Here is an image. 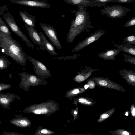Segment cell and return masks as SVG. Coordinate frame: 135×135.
<instances>
[{"instance_id":"6da1fadb","label":"cell","mask_w":135,"mask_h":135,"mask_svg":"<svg viewBox=\"0 0 135 135\" xmlns=\"http://www.w3.org/2000/svg\"><path fill=\"white\" fill-rule=\"evenodd\" d=\"M0 51L9 57L18 64L26 65L27 60L26 54L20 44L12 37L0 32Z\"/></svg>"},{"instance_id":"7a4b0ae2","label":"cell","mask_w":135,"mask_h":135,"mask_svg":"<svg viewBox=\"0 0 135 135\" xmlns=\"http://www.w3.org/2000/svg\"><path fill=\"white\" fill-rule=\"evenodd\" d=\"M87 9V8L78 6V10L75 12V18L71 21V27L66 36L69 43L72 42L78 35L85 30L95 28Z\"/></svg>"},{"instance_id":"3957f363","label":"cell","mask_w":135,"mask_h":135,"mask_svg":"<svg viewBox=\"0 0 135 135\" xmlns=\"http://www.w3.org/2000/svg\"><path fill=\"white\" fill-rule=\"evenodd\" d=\"M2 16L9 28L15 34L20 37L26 44L28 46L33 49H35L33 44L21 31L17 24L13 15L9 12H6L4 13Z\"/></svg>"},{"instance_id":"277c9868","label":"cell","mask_w":135,"mask_h":135,"mask_svg":"<svg viewBox=\"0 0 135 135\" xmlns=\"http://www.w3.org/2000/svg\"><path fill=\"white\" fill-rule=\"evenodd\" d=\"M130 10V8L120 5H106L100 10V12L102 15H105L112 19H118L123 18Z\"/></svg>"},{"instance_id":"5b68a950","label":"cell","mask_w":135,"mask_h":135,"mask_svg":"<svg viewBox=\"0 0 135 135\" xmlns=\"http://www.w3.org/2000/svg\"><path fill=\"white\" fill-rule=\"evenodd\" d=\"M90 80L93 81L95 84L99 87L110 88L122 92H125L123 87L108 78L93 77L85 80Z\"/></svg>"},{"instance_id":"8992f818","label":"cell","mask_w":135,"mask_h":135,"mask_svg":"<svg viewBox=\"0 0 135 135\" xmlns=\"http://www.w3.org/2000/svg\"><path fill=\"white\" fill-rule=\"evenodd\" d=\"M42 30L52 44L56 48L61 50L62 46L58 38L57 33L54 28L50 25L40 23Z\"/></svg>"},{"instance_id":"52a82bcc","label":"cell","mask_w":135,"mask_h":135,"mask_svg":"<svg viewBox=\"0 0 135 135\" xmlns=\"http://www.w3.org/2000/svg\"><path fill=\"white\" fill-rule=\"evenodd\" d=\"M105 32V31L102 30L95 31L85 40L78 43L73 49L72 51L77 52L80 50L92 43L98 40Z\"/></svg>"},{"instance_id":"ba28073f","label":"cell","mask_w":135,"mask_h":135,"mask_svg":"<svg viewBox=\"0 0 135 135\" xmlns=\"http://www.w3.org/2000/svg\"><path fill=\"white\" fill-rule=\"evenodd\" d=\"M18 74L21 80L18 86L25 91H28L30 86L37 84V81L39 80L35 76L26 72L20 73Z\"/></svg>"},{"instance_id":"9c48e42d","label":"cell","mask_w":135,"mask_h":135,"mask_svg":"<svg viewBox=\"0 0 135 135\" xmlns=\"http://www.w3.org/2000/svg\"><path fill=\"white\" fill-rule=\"evenodd\" d=\"M66 3L84 7L104 6L107 3L97 1L96 0H64Z\"/></svg>"},{"instance_id":"30bf717a","label":"cell","mask_w":135,"mask_h":135,"mask_svg":"<svg viewBox=\"0 0 135 135\" xmlns=\"http://www.w3.org/2000/svg\"><path fill=\"white\" fill-rule=\"evenodd\" d=\"M13 3L26 6L32 7L49 8L50 5L44 1L39 0H11Z\"/></svg>"},{"instance_id":"8fae6325","label":"cell","mask_w":135,"mask_h":135,"mask_svg":"<svg viewBox=\"0 0 135 135\" xmlns=\"http://www.w3.org/2000/svg\"><path fill=\"white\" fill-rule=\"evenodd\" d=\"M19 100L21 97L13 93H4L0 92V105L5 109L9 110L11 103L15 99Z\"/></svg>"},{"instance_id":"7c38bea8","label":"cell","mask_w":135,"mask_h":135,"mask_svg":"<svg viewBox=\"0 0 135 135\" xmlns=\"http://www.w3.org/2000/svg\"><path fill=\"white\" fill-rule=\"evenodd\" d=\"M24 26L30 38L34 44L38 45L41 49L46 51L41 38L37 31L34 28L25 23Z\"/></svg>"},{"instance_id":"4fadbf2b","label":"cell","mask_w":135,"mask_h":135,"mask_svg":"<svg viewBox=\"0 0 135 135\" xmlns=\"http://www.w3.org/2000/svg\"><path fill=\"white\" fill-rule=\"evenodd\" d=\"M99 70L98 69H95L91 67L85 66L81 71L78 73V74L74 78V80L77 83L81 82L87 79L93 72Z\"/></svg>"},{"instance_id":"5bb4252c","label":"cell","mask_w":135,"mask_h":135,"mask_svg":"<svg viewBox=\"0 0 135 135\" xmlns=\"http://www.w3.org/2000/svg\"><path fill=\"white\" fill-rule=\"evenodd\" d=\"M119 73L126 82L130 85L135 87V71L123 69L119 71Z\"/></svg>"},{"instance_id":"9a60e30c","label":"cell","mask_w":135,"mask_h":135,"mask_svg":"<svg viewBox=\"0 0 135 135\" xmlns=\"http://www.w3.org/2000/svg\"><path fill=\"white\" fill-rule=\"evenodd\" d=\"M122 51L119 48H113L106 50L105 52H102L98 54L101 59L105 60H113L115 56Z\"/></svg>"},{"instance_id":"2e32d148","label":"cell","mask_w":135,"mask_h":135,"mask_svg":"<svg viewBox=\"0 0 135 135\" xmlns=\"http://www.w3.org/2000/svg\"><path fill=\"white\" fill-rule=\"evenodd\" d=\"M20 15L25 24L35 28L37 22L36 18L32 15L28 13L20 11Z\"/></svg>"},{"instance_id":"e0dca14e","label":"cell","mask_w":135,"mask_h":135,"mask_svg":"<svg viewBox=\"0 0 135 135\" xmlns=\"http://www.w3.org/2000/svg\"><path fill=\"white\" fill-rule=\"evenodd\" d=\"M9 122L12 124L20 127H27L29 124L28 120L18 114H16L15 117L10 120Z\"/></svg>"},{"instance_id":"ac0fdd59","label":"cell","mask_w":135,"mask_h":135,"mask_svg":"<svg viewBox=\"0 0 135 135\" xmlns=\"http://www.w3.org/2000/svg\"><path fill=\"white\" fill-rule=\"evenodd\" d=\"M39 33L41 38L46 51L52 55H57V54L55 51L54 47L47 39L43 33L40 31Z\"/></svg>"},{"instance_id":"d6986e66","label":"cell","mask_w":135,"mask_h":135,"mask_svg":"<svg viewBox=\"0 0 135 135\" xmlns=\"http://www.w3.org/2000/svg\"><path fill=\"white\" fill-rule=\"evenodd\" d=\"M114 46L117 48L122 50L123 52L128 54L135 55V47L133 45L128 44L124 45H115Z\"/></svg>"},{"instance_id":"ffe728a7","label":"cell","mask_w":135,"mask_h":135,"mask_svg":"<svg viewBox=\"0 0 135 135\" xmlns=\"http://www.w3.org/2000/svg\"><path fill=\"white\" fill-rule=\"evenodd\" d=\"M2 8H0V32L7 35L11 37H12L9 28L3 21L1 15L3 13L2 12Z\"/></svg>"},{"instance_id":"44dd1931","label":"cell","mask_w":135,"mask_h":135,"mask_svg":"<svg viewBox=\"0 0 135 135\" xmlns=\"http://www.w3.org/2000/svg\"><path fill=\"white\" fill-rule=\"evenodd\" d=\"M74 100L80 104L86 105H92L95 103L93 99L87 97H80Z\"/></svg>"},{"instance_id":"7402d4cb","label":"cell","mask_w":135,"mask_h":135,"mask_svg":"<svg viewBox=\"0 0 135 135\" xmlns=\"http://www.w3.org/2000/svg\"><path fill=\"white\" fill-rule=\"evenodd\" d=\"M11 64V62L5 55H2L0 56V71L8 68Z\"/></svg>"},{"instance_id":"603a6c76","label":"cell","mask_w":135,"mask_h":135,"mask_svg":"<svg viewBox=\"0 0 135 135\" xmlns=\"http://www.w3.org/2000/svg\"><path fill=\"white\" fill-rule=\"evenodd\" d=\"M87 89L84 88H76L71 90L68 93L67 95L68 96L74 97L85 92Z\"/></svg>"},{"instance_id":"cb8c5ba5","label":"cell","mask_w":135,"mask_h":135,"mask_svg":"<svg viewBox=\"0 0 135 135\" xmlns=\"http://www.w3.org/2000/svg\"><path fill=\"white\" fill-rule=\"evenodd\" d=\"M123 40L127 44H135V36L134 35L128 36L125 37Z\"/></svg>"},{"instance_id":"d4e9b609","label":"cell","mask_w":135,"mask_h":135,"mask_svg":"<svg viewBox=\"0 0 135 135\" xmlns=\"http://www.w3.org/2000/svg\"><path fill=\"white\" fill-rule=\"evenodd\" d=\"M124 57V60L126 62L133 65H135V57H131L124 53L123 54Z\"/></svg>"},{"instance_id":"484cf974","label":"cell","mask_w":135,"mask_h":135,"mask_svg":"<svg viewBox=\"0 0 135 135\" xmlns=\"http://www.w3.org/2000/svg\"><path fill=\"white\" fill-rule=\"evenodd\" d=\"M135 24V16L132 17L128 20L124 24L123 27H131Z\"/></svg>"},{"instance_id":"4316f807","label":"cell","mask_w":135,"mask_h":135,"mask_svg":"<svg viewBox=\"0 0 135 135\" xmlns=\"http://www.w3.org/2000/svg\"><path fill=\"white\" fill-rule=\"evenodd\" d=\"M11 85L4 83H0V92L5 90L9 89L11 87Z\"/></svg>"},{"instance_id":"83f0119b","label":"cell","mask_w":135,"mask_h":135,"mask_svg":"<svg viewBox=\"0 0 135 135\" xmlns=\"http://www.w3.org/2000/svg\"><path fill=\"white\" fill-rule=\"evenodd\" d=\"M47 112L48 109L45 108L36 109L33 111L34 113L36 114H45L47 113Z\"/></svg>"},{"instance_id":"f1b7e54d","label":"cell","mask_w":135,"mask_h":135,"mask_svg":"<svg viewBox=\"0 0 135 135\" xmlns=\"http://www.w3.org/2000/svg\"><path fill=\"white\" fill-rule=\"evenodd\" d=\"M115 110V108H113L108 111L107 113L102 114L100 117V120H103L108 117L109 116L110 113L113 111H114Z\"/></svg>"},{"instance_id":"f546056e","label":"cell","mask_w":135,"mask_h":135,"mask_svg":"<svg viewBox=\"0 0 135 135\" xmlns=\"http://www.w3.org/2000/svg\"><path fill=\"white\" fill-rule=\"evenodd\" d=\"M85 81H87V84L88 85L89 87L88 89H93L95 87L96 84L95 82L92 80H87Z\"/></svg>"},{"instance_id":"4dcf8cb0","label":"cell","mask_w":135,"mask_h":135,"mask_svg":"<svg viewBox=\"0 0 135 135\" xmlns=\"http://www.w3.org/2000/svg\"><path fill=\"white\" fill-rule=\"evenodd\" d=\"M2 135H21L20 134L16 132H9L5 131L3 132Z\"/></svg>"},{"instance_id":"1f68e13d","label":"cell","mask_w":135,"mask_h":135,"mask_svg":"<svg viewBox=\"0 0 135 135\" xmlns=\"http://www.w3.org/2000/svg\"><path fill=\"white\" fill-rule=\"evenodd\" d=\"M135 1V0H115V2L120 3H132Z\"/></svg>"},{"instance_id":"d6a6232c","label":"cell","mask_w":135,"mask_h":135,"mask_svg":"<svg viewBox=\"0 0 135 135\" xmlns=\"http://www.w3.org/2000/svg\"><path fill=\"white\" fill-rule=\"evenodd\" d=\"M131 114L133 116H134L135 115V108L134 105L132 104L131 107Z\"/></svg>"},{"instance_id":"836d02e7","label":"cell","mask_w":135,"mask_h":135,"mask_svg":"<svg viewBox=\"0 0 135 135\" xmlns=\"http://www.w3.org/2000/svg\"><path fill=\"white\" fill-rule=\"evenodd\" d=\"M98 2L102 3H108L110 2H115V0H96Z\"/></svg>"},{"instance_id":"e575fe53","label":"cell","mask_w":135,"mask_h":135,"mask_svg":"<svg viewBox=\"0 0 135 135\" xmlns=\"http://www.w3.org/2000/svg\"><path fill=\"white\" fill-rule=\"evenodd\" d=\"M42 133L46 134L48 132V131L46 129H43L41 131Z\"/></svg>"},{"instance_id":"d590c367","label":"cell","mask_w":135,"mask_h":135,"mask_svg":"<svg viewBox=\"0 0 135 135\" xmlns=\"http://www.w3.org/2000/svg\"><path fill=\"white\" fill-rule=\"evenodd\" d=\"M129 133L126 131H124L122 133V135H129Z\"/></svg>"},{"instance_id":"8d00e7d4","label":"cell","mask_w":135,"mask_h":135,"mask_svg":"<svg viewBox=\"0 0 135 135\" xmlns=\"http://www.w3.org/2000/svg\"><path fill=\"white\" fill-rule=\"evenodd\" d=\"M88 87H89V85H88L87 84H86L84 86V88L85 89H87V90H88Z\"/></svg>"},{"instance_id":"74e56055","label":"cell","mask_w":135,"mask_h":135,"mask_svg":"<svg viewBox=\"0 0 135 135\" xmlns=\"http://www.w3.org/2000/svg\"><path fill=\"white\" fill-rule=\"evenodd\" d=\"M125 115L127 116H128V113L127 112H126L125 114Z\"/></svg>"},{"instance_id":"f35d334b","label":"cell","mask_w":135,"mask_h":135,"mask_svg":"<svg viewBox=\"0 0 135 135\" xmlns=\"http://www.w3.org/2000/svg\"><path fill=\"white\" fill-rule=\"evenodd\" d=\"M74 114H77V112L76 111H74Z\"/></svg>"},{"instance_id":"ab89813d","label":"cell","mask_w":135,"mask_h":135,"mask_svg":"<svg viewBox=\"0 0 135 135\" xmlns=\"http://www.w3.org/2000/svg\"><path fill=\"white\" fill-rule=\"evenodd\" d=\"M1 123V120H0V125Z\"/></svg>"}]
</instances>
